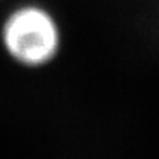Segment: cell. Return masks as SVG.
I'll return each mask as SVG.
<instances>
[{"label": "cell", "instance_id": "obj_1", "mask_svg": "<svg viewBox=\"0 0 159 159\" xmlns=\"http://www.w3.org/2000/svg\"><path fill=\"white\" fill-rule=\"evenodd\" d=\"M6 53L24 67L49 64L60 50L61 35L55 17L36 4H24L13 10L2 27Z\"/></svg>", "mask_w": 159, "mask_h": 159}]
</instances>
